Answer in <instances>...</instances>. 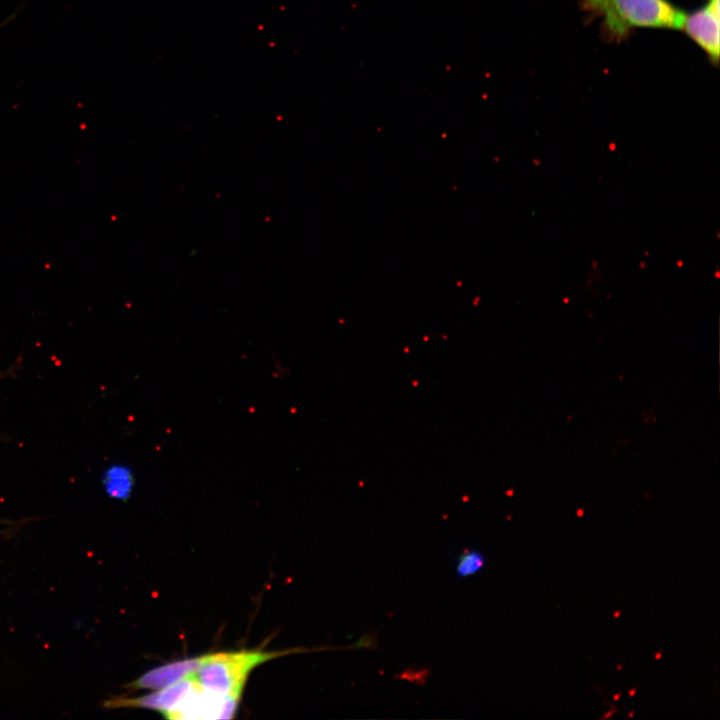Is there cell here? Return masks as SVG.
Wrapping results in <instances>:
<instances>
[{"label":"cell","instance_id":"obj_12","mask_svg":"<svg viewBox=\"0 0 720 720\" xmlns=\"http://www.w3.org/2000/svg\"><path fill=\"white\" fill-rule=\"evenodd\" d=\"M633 716H634V712H630V713L628 714V717H629V718H631V717H633Z\"/></svg>","mask_w":720,"mask_h":720},{"label":"cell","instance_id":"obj_6","mask_svg":"<svg viewBox=\"0 0 720 720\" xmlns=\"http://www.w3.org/2000/svg\"><path fill=\"white\" fill-rule=\"evenodd\" d=\"M134 484L131 470L125 466H113L107 470L104 476L105 489L115 499H128L133 491Z\"/></svg>","mask_w":720,"mask_h":720},{"label":"cell","instance_id":"obj_5","mask_svg":"<svg viewBox=\"0 0 720 720\" xmlns=\"http://www.w3.org/2000/svg\"><path fill=\"white\" fill-rule=\"evenodd\" d=\"M204 655L177 660L165 665L156 667L142 674L127 685V688L138 689H162L168 687L189 674L196 672L203 661Z\"/></svg>","mask_w":720,"mask_h":720},{"label":"cell","instance_id":"obj_8","mask_svg":"<svg viewBox=\"0 0 720 720\" xmlns=\"http://www.w3.org/2000/svg\"><path fill=\"white\" fill-rule=\"evenodd\" d=\"M636 690H637L636 688H633V689L629 690L628 695H629L630 697H633V696L635 695V693H636Z\"/></svg>","mask_w":720,"mask_h":720},{"label":"cell","instance_id":"obj_1","mask_svg":"<svg viewBox=\"0 0 720 720\" xmlns=\"http://www.w3.org/2000/svg\"><path fill=\"white\" fill-rule=\"evenodd\" d=\"M583 8L602 18L605 31L616 40L633 28L682 29L686 14L668 0H582Z\"/></svg>","mask_w":720,"mask_h":720},{"label":"cell","instance_id":"obj_10","mask_svg":"<svg viewBox=\"0 0 720 720\" xmlns=\"http://www.w3.org/2000/svg\"><path fill=\"white\" fill-rule=\"evenodd\" d=\"M620 614H621V611H620V610L615 611L614 614H613V617H614V618H618V617L620 616Z\"/></svg>","mask_w":720,"mask_h":720},{"label":"cell","instance_id":"obj_3","mask_svg":"<svg viewBox=\"0 0 720 720\" xmlns=\"http://www.w3.org/2000/svg\"><path fill=\"white\" fill-rule=\"evenodd\" d=\"M201 688L195 672L158 691L136 698L114 697L106 700L107 709L144 708L156 710L173 719L180 708Z\"/></svg>","mask_w":720,"mask_h":720},{"label":"cell","instance_id":"obj_11","mask_svg":"<svg viewBox=\"0 0 720 720\" xmlns=\"http://www.w3.org/2000/svg\"><path fill=\"white\" fill-rule=\"evenodd\" d=\"M613 698L614 700H618L620 698V693L615 694Z\"/></svg>","mask_w":720,"mask_h":720},{"label":"cell","instance_id":"obj_4","mask_svg":"<svg viewBox=\"0 0 720 720\" xmlns=\"http://www.w3.org/2000/svg\"><path fill=\"white\" fill-rule=\"evenodd\" d=\"M720 0L707 3L686 16L682 29L700 46L714 64L719 61Z\"/></svg>","mask_w":720,"mask_h":720},{"label":"cell","instance_id":"obj_2","mask_svg":"<svg viewBox=\"0 0 720 720\" xmlns=\"http://www.w3.org/2000/svg\"><path fill=\"white\" fill-rule=\"evenodd\" d=\"M293 652L297 650H240L207 654L195 672L196 680L202 689L217 696H241L254 668Z\"/></svg>","mask_w":720,"mask_h":720},{"label":"cell","instance_id":"obj_9","mask_svg":"<svg viewBox=\"0 0 720 720\" xmlns=\"http://www.w3.org/2000/svg\"><path fill=\"white\" fill-rule=\"evenodd\" d=\"M661 656H662V651H659L658 653L655 654V659L659 660L661 658Z\"/></svg>","mask_w":720,"mask_h":720},{"label":"cell","instance_id":"obj_13","mask_svg":"<svg viewBox=\"0 0 720 720\" xmlns=\"http://www.w3.org/2000/svg\"><path fill=\"white\" fill-rule=\"evenodd\" d=\"M621 668H622V666H621V665H619V666L617 667V669H618V670H620Z\"/></svg>","mask_w":720,"mask_h":720},{"label":"cell","instance_id":"obj_7","mask_svg":"<svg viewBox=\"0 0 720 720\" xmlns=\"http://www.w3.org/2000/svg\"><path fill=\"white\" fill-rule=\"evenodd\" d=\"M486 559L477 549H465L458 556L455 571L458 577L467 578L479 573L485 566Z\"/></svg>","mask_w":720,"mask_h":720}]
</instances>
